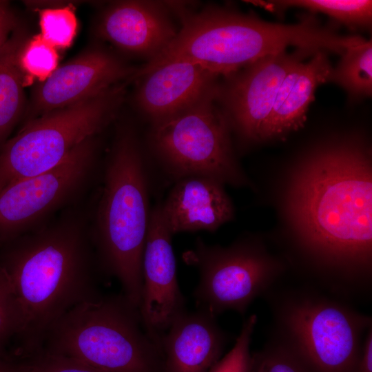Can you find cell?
I'll use <instances>...</instances> for the list:
<instances>
[{"mask_svg": "<svg viewBox=\"0 0 372 372\" xmlns=\"http://www.w3.org/2000/svg\"><path fill=\"white\" fill-rule=\"evenodd\" d=\"M369 152L351 141L313 152L291 180L287 209L298 242L336 276V291L368 288L372 257Z\"/></svg>", "mask_w": 372, "mask_h": 372, "instance_id": "6da1fadb", "label": "cell"}, {"mask_svg": "<svg viewBox=\"0 0 372 372\" xmlns=\"http://www.w3.org/2000/svg\"><path fill=\"white\" fill-rule=\"evenodd\" d=\"M91 196L0 245V267L21 313L14 341L17 358L41 350L56 320L101 295L98 285L103 273L90 227Z\"/></svg>", "mask_w": 372, "mask_h": 372, "instance_id": "7a4b0ae2", "label": "cell"}, {"mask_svg": "<svg viewBox=\"0 0 372 372\" xmlns=\"http://www.w3.org/2000/svg\"><path fill=\"white\" fill-rule=\"evenodd\" d=\"M151 164L133 123H118L92 193L90 227L103 275L139 308L142 262L152 208Z\"/></svg>", "mask_w": 372, "mask_h": 372, "instance_id": "3957f363", "label": "cell"}, {"mask_svg": "<svg viewBox=\"0 0 372 372\" xmlns=\"http://www.w3.org/2000/svg\"><path fill=\"white\" fill-rule=\"evenodd\" d=\"M344 44L342 35L313 16L295 24H282L266 21L254 12L210 5L183 18L172 41L137 68L132 80L174 61L196 63L225 76L289 46L338 54Z\"/></svg>", "mask_w": 372, "mask_h": 372, "instance_id": "277c9868", "label": "cell"}, {"mask_svg": "<svg viewBox=\"0 0 372 372\" xmlns=\"http://www.w3.org/2000/svg\"><path fill=\"white\" fill-rule=\"evenodd\" d=\"M41 349L102 372H162L161 347L123 293L72 308L50 328Z\"/></svg>", "mask_w": 372, "mask_h": 372, "instance_id": "5b68a950", "label": "cell"}, {"mask_svg": "<svg viewBox=\"0 0 372 372\" xmlns=\"http://www.w3.org/2000/svg\"><path fill=\"white\" fill-rule=\"evenodd\" d=\"M276 337L310 372H353L370 316L311 291L271 296Z\"/></svg>", "mask_w": 372, "mask_h": 372, "instance_id": "8992f818", "label": "cell"}, {"mask_svg": "<svg viewBox=\"0 0 372 372\" xmlns=\"http://www.w3.org/2000/svg\"><path fill=\"white\" fill-rule=\"evenodd\" d=\"M219 81L186 109L150 123L147 156L174 183L194 176L223 184L246 183L234 156L231 128L218 101Z\"/></svg>", "mask_w": 372, "mask_h": 372, "instance_id": "52a82bcc", "label": "cell"}, {"mask_svg": "<svg viewBox=\"0 0 372 372\" xmlns=\"http://www.w3.org/2000/svg\"><path fill=\"white\" fill-rule=\"evenodd\" d=\"M126 84L23 123L0 149V189L63 161L85 140L101 135L118 116Z\"/></svg>", "mask_w": 372, "mask_h": 372, "instance_id": "ba28073f", "label": "cell"}, {"mask_svg": "<svg viewBox=\"0 0 372 372\" xmlns=\"http://www.w3.org/2000/svg\"><path fill=\"white\" fill-rule=\"evenodd\" d=\"M101 135L76 146L55 167L0 189V242L47 222L94 190L102 156Z\"/></svg>", "mask_w": 372, "mask_h": 372, "instance_id": "9c48e42d", "label": "cell"}, {"mask_svg": "<svg viewBox=\"0 0 372 372\" xmlns=\"http://www.w3.org/2000/svg\"><path fill=\"white\" fill-rule=\"evenodd\" d=\"M183 259L199 273L194 291L198 309L216 317L227 311L245 314L256 298L270 291L282 269L247 241L222 247L198 238Z\"/></svg>", "mask_w": 372, "mask_h": 372, "instance_id": "30bf717a", "label": "cell"}, {"mask_svg": "<svg viewBox=\"0 0 372 372\" xmlns=\"http://www.w3.org/2000/svg\"><path fill=\"white\" fill-rule=\"evenodd\" d=\"M319 51L296 48L263 56L223 76L218 101L231 131L245 142L263 141L265 128L279 88L298 63Z\"/></svg>", "mask_w": 372, "mask_h": 372, "instance_id": "8fae6325", "label": "cell"}, {"mask_svg": "<svg viewBox=\"0 0 372 372\" xmlns=\"http://www.w3.org/2000/svg\"><path fill=\"white\" fill-rule=\"evenodd\" d=\"M136 70L105 48H90L58 67L35 87L23 123L132 80Z\"/></svg>", "mask_w": 372, "mask_h": 372, "instance_id": "7c38bea8", "label": "cell"}, {"mask_svg": "<svg viewBox=\"0 0 372 372\" xmlns=\"http://www.w3.org/2000/svg\"><path fill=\"white\" fill-rule=\"evenodd\" d=\"M172 236L157 203L152 210L143 251L139 311L147 331L159 346L172 322L186 311L177 279Z\"/></svg>", "mask_w": 372, "mask_h": 372, "instance_id": "4fadbf2b", "label": "cell"}, {"mask_svg": "<svg viewBox=\"0 0 372 372\" xmlns=\"http://www.w3.org/2000/svg\"><path fill=\"white\" fill-rule=\"evenodd\" d=\"M178 28L165 1H118L100 14L96 32L119 50L153 59L175 38Z\"/></svg>", "mask_w": 372, "mask_h": 372, "instance_id": "5bb4252c", "label": "cell"}, {"mask_svg": "<svg viewBox=\"0 0 372 372\" xmlns=\"http://www.w3.org/2000/svg\"><path fill=\"white\" fill-rule=\"evenodd\" d=\"M220 77L196 63H166L138 79L134 102L149 123L158 121L196 102L218 83Z\"/></svg>", "mask_w": 372, "mask_h": 372, "instance_id": "9a60e30c", "label": "cell"}, {"mask_svg": "<svg viewBox=\"0 0 372 372\" xmlns=\"http://www.w3.org/2000/svg\"><path fill=\"white\" fill-rule=\"evenodd\" d=\"M216 316L197 309L180 314L161 338L162 372H209L221 358L229 335Z\"/></svg>", "mask_w": 372, "mask_h": 372, "instance_id": "2e32d148", "label": "cell"}, {"mask_svg": "<svg viewBox=\"0 0 372 372\" xmlns=\"http://www.w3.org/2000/svg\"><path fill=\"white\" fill-rule=\"evenodd\" d=\"M160 205L173 236L183 232L215 231L234 215L223 183L205 176H189L175 182Z\"/></svg>", "mask_w": 372, "mask_h": 372, "instance_id": "e0dca14e", "label": "cell"}, {"mask_svg": "<svg viewBox=\"0 0 372 372\" xmlns=\"http://www.w3.org/2000/svg\"><path fill=\"white\" fill-rule=\"evenodd\" d=\"M329 54L316 52L287 75L279 88L263 140L282 136L303 127L317 87L329 82L333 68Z\"/></svg>", "mask_w": 372, "mask_h": 372, "instance_id": "ac0fdd59", "label": "cell"}, {"mask_svg": "<svg viewBox=\"0 0 372 372\" xmlns=\"http://www.w3.org/2000/svg\"><path fill=\"white\" fill-rule=\"evenodd\" d=\"M28 38L26 29L19 24L0 50V149L26 110L18 57Z\"/></svg>", "mask_w": 372, "mask_h": 372, "instance_id": "d6986e66", "label": "cell"}, {"mask_svg": "<svg viewBox=\"0 0 372 372\" xmlns=\"http://www.w3.org/2000/svg\"><path fill=\"white\" fill-rule=\"evenodd\" d=\"M329 82L343 88L351 101L371 96V40L358 36L341 54L337 65L333 67Z\"/></svg>", "mask_w": 372, "mask_h": 372, "instance_id": "ffe728a7", "label": "cell"}, {"mask_svg": "<svg viewBox=\"0 0 372 372\" xmlns=\"http://www.w3.org/2000/svg\"><path fill=\"white\" fill-rule=\"evenodd\" d=\"M271 12L280 13L290 8L320 12L351 29L369 28L372 21L371 0L249 1Z\"/></svg>", "mask_w": 372, "mask_h": 372, "instance_id": "44dd1931", "label": "cell"}, {"mask_svg": "<svg viewBox=\"0 0 372 372\" xmlns=\"http://www.w3.org/2000/svg\"><path fill=\"white\" fill-rule=\"evenodd\" d=\"M57 50L41 34L28 38L21 48L18 64L23 76L24 86L38 81H45L58 68Z\"/></svg>", "mask_w": 372, "mask_h": 372, "instance_id": "7402d4cb", "label": "cell"}, {"mask_svg": "<svg viewBox=\"0 0 372 372\" xmlns=\"http://www.w3.org/2000/svg\"><path fill=\"white\" fill-rule=\"evenodd\" d=\"M39 13L43 39L56 50L69 48L78 27L74 11L70 7L63 6L45 8L39 10Z\"/></svg>", "mask_w": 372, "mask_h": 372, "instance_id": "603a6c76", "label": "cell"}, {"mask_svg": "<svg viewBox=\"0 0 372 372\" xmlns=\"http://www.w3.org/2000/svg\"><path fill=\"white\" fill-rule=\"evenodd\" d=\"M257 320V316L252 314L244 320L231 349L209 372H251L250 346Z\"/></svg>", "mask_w": 372, "mask_h": 372, "instance_id": "cb8c5ba5", "label": "cell"}, {"mask_svg": "<svg viewBox=\"0 0 372 372\" xmlns=\"http://www.w3.org/2000/svg\"><path fill=\"white\" fill-rule=\"evenodd\" d=\"M19 308L10 282L0 267V355L5 347L14 342L21 329Z\"/></svg>", "mask_w": 372, "mask_h": 372, "instance_id": "d4e9b609", "label": "cell"}, {"mask_svg": "<svg viewBox=\"0 0 372 372\" xmlns=\"http://www.w3.org/2000/svg\"><path fill=\"white\" fill-rule=\"evenodd\" d=\"M251 372H310L288 349L275 340L252 354Z\"/></svg>", "mask_w": 372, "mask_h": 372, "instance_id": "484cf974", "label": "cell"}, {"mask_svg": "<svg viewBox=\"0 0 372 372\" xmlns=\"http://www.w3.org/2000/svg\"><path fill=\"white\" fill-rule=\"evenodd\" d=\"M18 372H102L68 358L41 349L18 360Z\"/></svg>", "mask_w": 372, "mask_h": 372, "instance_id": "4316f807", "label": "cell"}, {"mask_svg": "<svg viewBox=\"0 0 372 372\" xmlns=\"http://www.w3.org/2000/svg\"><path fill=\"white\" fill-rule=\"evenodd\" d=\"M19 24V21L9 3L0 1V50Z\"/></svg>", "mask_w": 372, "mask_h": 372, "instance_id": "83f0119b", "label": "cell"}, {"mask_svg": "<svg viewBox=\"0 0 372 372\" xmlns=\"http://www.w3.org/2000/svg\"><path fill=\"white\" fill-rule=\"evenodd\" d=\"M353 372H372V326L365 335Z\"/></svg>", "mask_w": 372, "mask_h": 372, "instance_id": "f1b7e54d", "label": "cell"}, {"mask_svg": "<svg viewBox=\"0 0 372 372\" xmlns=\"http://www.w3.org/2000/svg\"><path fill=\"white\" fill-rule=\"evenodd\" d=\"M0 372H18V361L6 355L0 356Z\"/></svg>", "mask_w": 372, "mask_h": 372, "instance_id": "f546056e", "label": "cell"}, {"mask_svg": "<svg viewBox=\"0 0 372 372\" xmlns=\"http://www.w3.org/2000/svg\"><path fill=\"white\" fill-rule=\"evenodd\" d=\"M0 356H3V355H0Z\"/></svg>", "mask_w": 372, "mask_h": 372, "instance_id": "4dcf8cb0", "label": "cell"}, {"mask_svg": "<svg viewBox=\"0 0 372 372\" xmlns=\"http://www.w3.org/2000/svg\"><path fill=\"white\" fill-rule=\"evenodd\" d=\"M0 245H1V242H0Z\"/></svg>", "mask_w": 372, "mask_h": 372, "instance_id": "1f68e13d", "label": "cell"}]
</instances>
